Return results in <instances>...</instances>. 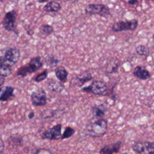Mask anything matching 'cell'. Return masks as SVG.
<instances>
[{
	"instance_id": "277c9868",
	"label": "cell",
	"mask_w": 154,
	"mask_h": 154,
	"mask_svg": "<svg viewBox=\"0 0 154 154\" xmlns=\"http://www.w3.org/2000/svg\"><path fill=\"white\" fill-rule=\"evenodd\" d=\"M85 12L88 14H98L104 17L111 16L109 7L104 4H88L85 6Z\"/></svg>"
},
{
	"instance_id": "7402d4cb",
	"label": "cell",
	"mask_w": 154,
	"mask_h": 154,
	"mask_svg": "<svg viewBox=\"0 0 154 154\" xmlns=\"http://www.w3.org/2000/svg\"><path fill=\"white\" fill-rule=\"evenodd\" d=\"M11 73L12 69L11 67L4 64H0V77H8L11 75Z\"/></svg>"
},
{
	"instance_id": "603a6c76",
	"label": "cell",
	"mask_w": 154,
	"mask_h": 154,
	"mask_svg": "<svg viewBox=\"0 0 154 154\" xmlns=\"http://www.w3.org/2000/svg\"><path fill=\"white\" fill-rule=\"evenodd\" d=\"M39 31L42 34L44 35H49L54 32V28L49 25L44 24L40 26Z\"/></svg>"
},
{
	"instance_id": "9a60e30c",
	"label": "cell",
	"mask_w": 154,
	"mask_h": 154,
	"mask_svg": "<svg viewBox=\"0 0 154 154\" xmlns=\"http://www.w3.org/2000/svg\"><path fill=\"white\" fill-rule=\"evenodd\" d=\"M106 112H108V108L103 103L94 105L91 108V113L97 119L102 118Z\"/></svg>"
},
{
	"instance_id": "7c38bea8",
	"label": "cell",
	"mask_w": 154,
	"mask_h": 154,
	"mask_svg": "<svg viewBox=\"0 0 154 154\" xmlns=\"http://www.w3.org/2000/svg\"><path fill=\"white\" fill-rule=\"evenodd\" d=\"M132 75L134 76L141 80H147L151 76L149 71L143 66H136L132 72Z\"/></svg>"
},
{
	"instance_id": "484cf974",
	"label": "cell",
	"mask_w": 154,
	"mask_h": 154,
	"mask_svg": "<svg viewBox=\"0 0 154 154\" xmlns=\"http://www.w3.org/2000/svg\"><path fill=\"white\" fill-rule=\"evenodd\" d=\"M16 138H17V137H12V136H11L9 138V140H10L9 143L10 144H13V146H14V145H16V144L19 145V144H20V143H21L22 141V138L21 137H18L17 140H16Z\"/></svg>"
},
{
	"instance_id": "e575fe53",
	"label": "cell",
	"mask_w": 154,
	"mask_h": 154,
	"mask_svg": "<svg viewBox=\"0 0 154 154\" xmlns=\"http://www.w3.org/2000/svg\"><path fill=\"white\" fill-rule=\"evenodd\" d=\"M152 38H153V41H154V34H153V35H152Z\"/></svg>"
},
{
	"instance_id": "1f68e13d",
	"label": "cell",
	"mask_w": 154,
	"mask_h": 154,
	"mask_svg": "<svg viewBox=\"0 0 154 154\" xmlns=\"http://www.w3.org/2000/svg\"><path fill=\"white\" fill-rule=\"evenodd\" d=\"M49 0H38V2L39 3H44L46 2H48Z\"/></svg>"
},
{
	"instance_id": "30bf717a",
	"label": "cell",
	"mask_w": 154,
	"mask_h": 154,
	"mask_svg": "<svg viewBox=\"0 0 154 154\" xmlns=\"http://www.w3.org/2000/svg\"><path fill=\"white\" fill-rule=\"evenodd\" d=\"M32 104L35 106H43L47 103V96L46 91L42 88L37 89L31 94Z\"/></svg>"
},
{
	"instance_id": "4316f807",
	"label": "cell",
	"mask_w": 154,
	"mask_h": 154,
	"mask_svg": "<svg viewBox=\"0 0 154 154\" xmlns=\"http://www.w3.org/2000/svg\"><path fill=\"white\" fill-rule=\"evenodd\" d=\"M33 154H53L51 150L45 148H39Z\"/></svg>"
},
{
	"instance_id": "d6986e66",
	"label": "cell",
	"mask_w": 154,
	"mask_h": 154,
	"mask_svg": "<svg viewBox=\"0 0 154 154\" xmlns=\"http://www.w3.org/2000/svg\"><path fill=\"white\" fill-rule=\"evenodd\" d=\"M61 83L62 82H58L53 79H50L49 82H48L47 87L51 91L60 93L64 88V85Z\"/></svg>"
},
{
	"instance_id": "5bb4252c",
	"label": "cell",
	"mask_w": 154,
	"mask_h": 154,
	"mask_svg": "<svg viewBox=\"0 0 154 154\" xmlns=\"http://www.w3.org/2000/svg\"><path fill=\"white\" fill-rule=\"evenodd\" d=\"M120 63H121L120 60L117 58L111 60L106 66L105 73L109 75L116 73L120 66Z\"/></svg>"
},
{
	"instance_id": "44dd1931",
	"label": "cell",
	"mask_w": 154,
	"mask_h": 154,
	"mask_svg": "<svg viewBox=\"0 0 154 154\" xmlns=\"http://www.w3.org/2000/svg\"><path fill=\"white\" fill-rule=\"evenodd\" d=\"M135 51L138 55L141 56H144L146 57H147L150 54V51L149 48L147 46L143 45H140L137 46L135 48Z\"/></svg>"
},
{
	"instance_id": "83f0119b",
	"label": "cell",
	"mask_w": 154,
	"mask_h": 154,
	"mask_svg": "<svg viewBox=\"0 0 154 154\" xmlns=\"http://www.w3.org/2000/svg\"><path fill=\"white\" fill-rule=\"evenodd\" d=\"M4 150V143L3 140L0 138V154H2Z\"/></svg>"
},
{
	"instance_id": "d590c367",
	"label": "cell",
	"mask_w": 154,
	"mask_h": 154,
	"mask_svg": "<svg viewBox=\"0 0 154 154\" xmlns=\"http://www.w3.org/2000/svg\"><path fill=\"white\" fill-rule=\"evenodd\" d=\"M122 154H128V153H122Z\"/></svg>"
},
{
	"instance_id": "ba28073f",
	"label": "cell",
	"mask_w": 154,
	"mask_h": 154,
	"mask_svg": "<svg viewBox=\"0 0 154 154\" xmlns=\"http://www.w3.org/2000/svg\"><path fill=\"white\" fill-rule=\"evenodd\" d=\"M61 124H57L52 128H48L40 132V135L42 139L49 140H57L61 137Z\"/></svg>"
},
{
	"instance_id": "f1b7e54d",
	"label": "cell",
	"mask_w": 154,
	"mask_h": 154,
	"mask_svg": "<svg viewBox=\"0 0 154 154\" xmlns=\"http://www.w3.org/2000/svg\"><path fill=\"white\" fill-rule=\"evenodd\" d=\"M139 0H128V4H129L130 5H136L138 2Z\"/></svg>"
},
{
	"instance_id": "3957f363",
	"label": "cell",
	"mask_w": 154,
	"mask_h": 154,
	"mask_svg": "<svg viewBox=\"0 0 154 154\" xmlns=\"http://www.w3.org/2000/svg\"><path fill=\"white\" fill-rule=\"evenodd\" d=\"M20 57V53L19 49L14 47L8 48L5 50L4 55L0 56V64L11 67L18 62Z\"/></svg>"
},
{
	"instance_id": "ffe728a7",
	"label": "cell",
	"mask_w": 154,
	"mask_h": 154,
	"mask_svg": "<svg viewBox=\"0 0 154 154\" xmlns=\"http://www.w3.org/2000/svg\"><path fill=\"white\" fill-rule=\"evenodd\" d=\"M45 62L47 66L52 68V67H57L60 63V61L54 55L49 54L46 55V57H45Z\"/></svg>"
},
{
	"instance_id": "836d02e7",
	"label": "cell",
	"mask_w": 154,
	"mask_h": 154,
	"mask_svg": "<svg viewBox=\"0 0 154 154\" xmlns=\"http://www.w3.org/2000/svg\"><path fill=\"white\" fill-rule=\"evenodd\" d=\"M5 1V0H0V2H4Z\"/></svg>"
},
{
	"instance_id": "cb8c5ba5",
	"label": "cell",
	"mask_w": 154,
	"mask_h": 154,
	"mask_svg": "<svg viewBox=\"0 0 154 154\" xmlns=\"http://www.w3.org/2000/svg\"><path fill=\"white\" fill-rule=\"evenodd\" d=\"M75 132V130L70 127V126H67L63 132V134L61 135V140H65L67 138H69L71 137Z\"/></svg>"
},
{
	"instance_id": "ac0fdd59",
	"label": "cell",
	"mask_w": 154,
	"mask_h": 154,
	"mask_svg": "<svg viewBox=\"0 0 154 154\" xmlns=\"http://www.w3.org/2000/svg\"><path fill=\"white\" fill-rule=\"evenodd\" d=\"M61 4L55 1H49L46 5H45V6L43 8L45 11L51 12V13L58 12L61 10Z\"/></svg>"
},
{
	"instance_id": "6da1fadb",
	"label": "cell",
	"mask_w": 154,
	"mask_h": 154,
	"mask_svg": "<svg viewBox=\"0 0 154 154\" xmlns=\"http://www.w3.org/2000/svg\"><path fill=\"white\" fill-rule=\"evenodd\" d=\"M107 129L108 122L102 117L89 122L85 126V132L91 137H100L106 134Z\"/></svg>"
},
{
	"instance_id": "52a82bcc",
	"label": "cell",
	"mask_w": 154,
	"mask_h": 154,
	"mask_svg": "<svg viewBox=\"0 0 154 154\" xmlns=\"http://www.w3.org/2000/svg\"><path fill=\"white\" fill-rule=\"evenodd\" d=\"M131 148L136 154H154L153 141H136L132 144Z\"/></svg>"
},
{
	"instance_id": "e0dca14e",
	"label": "cell",
	"mask_w": 154,
	"mask_h": 154,
	"mask_svg": "<svg viewBox=\"0 0 154 154\" xmlns=\"http://www.w3.org/2000/svg\"><path fill=\"white\" fill-rule=\"evenodd\" d=\"M55 73L57 78L60 82L64 83L67 80L68 72L66 69L63 66H58L55 70Z\"/></svg>"
},
{
	"instance_id": "2e32d148",
	"label": "cell",
	"mask_w": 154,
	"mask_h": 154,
	"mask_svg": "<svg viewBox=\"0 0 154 154\" xmlns=\"http://www.w3.org/2000/svg\"><path fill=\"white\" fill-rule=\"evenodd\" d=\"M93 77L92 75L88 71H85L79 75L77 76L75 79L77 86L81 87L86 82L93 79Z\"/></svg>"
},
{
	"instance_id": "f546056e",
	"label": "cell",
	"mask_w": 154,
	"mask_h": 154,
	"mask_svg": "<svg viewBox=\"0 0 154 154\" xmlns=\"http://www.w3.org/2000/svg\"><path fill=\"white\" fill-rule=\"evenodd\" d=\"M34 116H35V113H34V112H30L29 114H28V119H30V120H31V119H32L34 117Z\"/></svg>"
},
{
	"instance_id": "4fadbf2b",
	"label": "cell",
	"mask_w": 154,
	"mask_h": 154,
	"mask_svg": "<svg viewBox=\"0 0 154 154\" xmlns=\"http://www.w3.org/2000/svg\"><path fill=\"white\" fill-rule=\"evenodd\" d=\"M14 88L11 86L5 85L0 87V101H8L13 99Z\"/></svg>"
},
{
	"instance_id": "9c48e42d",
	"label": "cell",
	"mask_w": 154,
	"mask_h": 154,
	"mask_svg": "<svg viewBox=\"0 0 154 154\" xmlns=\"http://www.w3.org/2000/svg\"><path fill=\"white\" fill-rule=\"evenodd\" d=\"M17 19V12L15 10H13L5 13L2 24L5 30L8 31L16 32V21Z\"/></svg>"
},
{
	"instance_id": "8fae6325",
	"label": "cell",
	"mask_w": 154,
	"mask_h": 154,
	"mask_svg": "<svg viewBox=\"0 0 154 154\" xmlns=\"http://www.w3.org/2000/svg\"><path fill=\"white\" fill-rule=\"evenodd\" d=\"M121 141H116L114 143L103 146L99 150V154H114L118 153L122 146Z\"/></svg>"
},
{
	"instance_id": "d6a6232c",
	"label": "cell",
	"mask_w": 154,
	"mask_h": 154,
	"mask_svg": "<svg viewBox=\"0 0 154 154\" xmlns=\"http://www.w3.org/2000/svg\"><path fill=\"white\" fill-rule=\"evenodd\" d=\"M152 128H153V129L154 130V121H153V125H152Z\"/></svg>"
},
{
	"instance_id": "5b68a950",
	"label": "cell",
	"mask_w": 154,
	"mask_h": 154,
	"mask_svg": "<svg viewBox=\"0 0 154 154\" xmlns=\"http://www.w3.org/2000/svg\"><path fill=\"white\" fill-rule=\"evenodd\" d=\"M108 90L106 82L102 80H93L90 85L82 87L81 91L92 93L95 95H103Z\"/></svg>"
},
{
	"instance_id": "4dcf8cb0",
	"label": "cell",
	"mask_w": 154,
	"mask_h": 154,
	"mask_svg": "<svg viewBox=\"0 0 154 154\" xmlns=\"http://www.w3.org/2000/svg\"><path fill=\"white\" fill-rule=\"evenodd\" d=\"M5 78L0 77V87H1V85L4 84V83L5 82Z\"/></svg>"
},
{
	"instance_id": "8992f818",
	"label": "cell",
	"mask_w": 154,
	"mask_h": 154,
	"mask_svg": "<svg viewBox=\"0 0 154 154\" xmlns=\"http://www.w3.org/2000/svg\"><path fill=\"white\" fill-rule=\"evenodd\" d=\"M138 25V21L135 19L130 20H119L112 25L111 29L116 32L124 31H135Z\"/></svg>"
},
{
	"instance_id": "7a4b0ae2",
	"label": "cell",
	"mask_w": 154,
	"mask_h": 154,
	"mask_svg": "<svg viewBox=\"0 0 154 154\" xmlns=\"http://www.w3.org/2000/svg\"><path fill=\"white\" fill-rule=\"evenodd\" d=\"M43 66V62L40 57H33L28 63L20 66L16 72V75L22 77L26 76L40 69Z\"/></svg>"
},
{
	"instance_id": "d4e9b609",
	"label": "cell",
	"mask_w": 154,
	"mask_h": 154,
	"mask_svg": "<svg viewBox=\"0 0 154 154\" xmlns=\"http://www.w3.org/2000/svg\"><path fill=\"white\" fill-rule=\"evenodd\" d=\"M48 72L46 70L43 71L42 72L38 73L34 79V81L36 82H40L42 81H43V80H45L47 76H48Z\"/></svg>"
}]
</instances>
